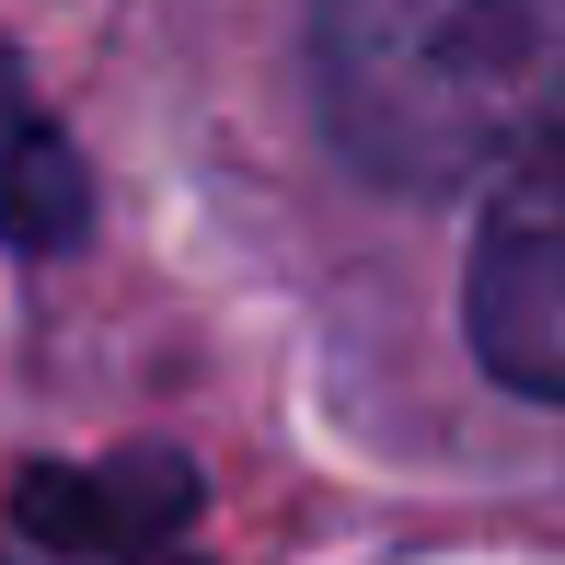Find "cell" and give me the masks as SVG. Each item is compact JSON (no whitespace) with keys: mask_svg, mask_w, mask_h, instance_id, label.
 <instances>
[{"mask_svg":"<svg viewBox=\"0 0 565 565\" xmlns=\"http://www.w3.org/2000/svg\"><path fill=\"white\" fill-rule=\"evenodd\" d=\"M565 0H323V127L381 185H484L543 150Z\"/></svg>","mask_w":565,"mask_h":565,"instance_id":"obj_1","label":"cell"},{"mask_svg":"<svg viewBox=\"0 0 565 565\" xmlns=\"http://www.w3.org/2000/svg\"><path fill=\"white\" fill-rule=\"evenodd\" d=\"M473 358L531 404L565 393V196H554V150H520L497 173V209H484V243H473Z\"/></svg>","mask_w":565,"mask_h":565,"instance_id":"obj_2","label":"cell"},{"mask_svg":"<svg viewBox=\"0 0 565 565\" xmlns=\"http://www.w3.org/2000/svg\"><path fill=\"white\" fill-rule=\"evenodd\" d=\"M12 520L58 554H105V565H185V520H196V473L173 450H127L105 473H12Z\"/></svg>","mask_w":565,"mask_h":565,"instance_id":"obj_3","label":"cell"},{"mask_svg":"<svg viewBox=\"0 0 565 565\" xmlns=\"http://www.w3.org/2000/svg\"><path fill=\"white\" fill-rule=\"evenodd\" d=\"M82 220H93V185H82V162H70V139L46 116L0 105V243L12 254H70Z\"/></svg>","mask_w":565,"mask_h":565,"instance_id":"obj_4","label":"cell"}]
</instances>
